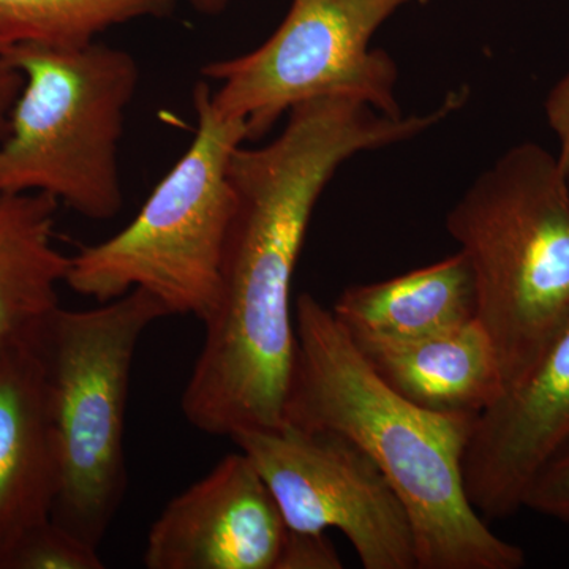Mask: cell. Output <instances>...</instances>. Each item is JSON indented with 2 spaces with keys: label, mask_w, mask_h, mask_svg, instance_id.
Segmentation results:
<instances>
[{
  "label": "cell",
  "mask_w": 569,
  "mask_h": 569,
  "mask_svg": "<svg viewBox=\"0 0 569 569\" xmlns=\"http://www.w3.org/2000/svg\"><path fill=\"white\" fill-rule=\"evenodd\" d=\"M211 92L204 80L194 86L192 144L132 222L70 257L71 290L100 305L141 288L170 316H192L203 325L216 312L236 204L231 157L247 141V127L220 114Z\"/></svg>",
  "instance_id": "obj_4"
},
{
  "label": "cell",
  "mask_w": 569,
  "mask_h": 569,
  "mask_svg": "<svg viewBox=\"0 0 569 569\" xmlns=\"http://www.w3.org/2000/svg\"><path fill=\"white\" fill-rule=\"evenodd\" d=\"M456 110L448 97L400 118L347 99L313 100L288 112L268 144L236 149L219 305L181 400L194 429L231 438L284 426L296 356L291 287L318 200L348 160L413 140Z\"/></svg>",
  "instance_id": "obj_1"
},
{
  "label": "cell",
  "mask_w": 569,
  "mask_h": 569,
  "mask_svg": "<svg viewBox=\"0 0 569 569\" xmlns=\"http://www.w3.org/2000/svg\"><path fill=\"white\" fill-rule=\"evenodd\" d=\"M288 535L274 496L239 451L163 508L142 561L148 569H279Z\"/></svg>",
  "instance_id": "obj_9"
},
{
  "label": "cell",
  "mask_w": 569,
  "mask_h": 569,
  "mask_svg": "<svg viewBox=\"0 0 569 569\" xmlns=\"http://www.w3.org/2000/svg\"><path fill=\"white\" fill-rule=\"evenodd\" d=\"M296 356L284 425L347 438L406 507L418 569H520L526 553L498 537L467 496L463 458L477 415L426 410L377 376L332 310L295 306Z\"/></svg>",
  "instance_id": "obj_2"
},
{
  "label": "cell",
  "mask_w": 569,
  "mask_h": 569,
  "mask_svg": "<svg viewBox=\"0 0 569 569\" xmlns=\"http://www.w3.org/2000/svg\"><path fill=\"white\" fill-rule=\"evenodd\" d=\"M178 0H0V52L33 43L59 50L89 47L97 36L170 9Z\"/></svg>",
  "instance_id": "obj_15"
},
{
  "label": "cell",
  "mask_w": 569,
  "mask_h": 569,
  "mask_svg": "<svg viewBox=\"0 0 569 569\" xmlns=\"http://www.w3.org/2000/svg\"><path fill=\"white\" fill-rule=\"evenodd\" d=\"M99 548L48 519L26 530L0 556V569H102Z\"/></svg>",
  "instance_id": "obj_16"
},
{
  "label": "cell",
  "mask_w": 569,
  "mask_h": 569,
  "mask_svg": "<svg viewBox=\"0 0 569 569\" xmlns=\"http://www.w3.org/2000/svg\"><path fill=\"white\" fill-rule=\"evenodd\" d=\"M0 59L24 80L0 141V190L51 194L92 220L114 217L122 208L119 142L140 81L132 56L99 43H20Z\"/></svg>",
  "instance_id": "obj_6"
},
{
  "label": "cell",
  "mask_w": 569,
  "mask_h": 569,
  "mask_svg": "<svg viewBox=\"0 0 569 569\" xmlns=\"http://www.w3.org/2000/svg\"><path fill=\"white\" fill-rule=\"evenodd\" d=\"M331 310L358 347L411 342L477 320V284L459 250L392 279L351 284Z\"/></svg>",
  "instance_id": "obj_12"
},
{
  "label": "cell",
  "mask_w": 569,
  "mask_h": 569,
  "mask_svg": "<svg viewBox=\"0 0 569 569\" xmlns=\"http://www.w3.org/2000/svg\"><path fill=\"white\" fill-rule=\"evenodd\" d=\"M526 508L569 526V445L535 479Z\"/></svg>",
  "instance_id": "obj_17"
},
{
  "label": "cell",
  "mask_w": 569,
  "mask_h": 569,
  "mask_svg": "<svg viewBox=\"0 0 569 569\" xmlns=\"http://www.w3.org/2000/svg\"><path fill=\"white\" fill-rule=\"evenodd\" d=\"M24 84L22 74L0 59V141L6 140L10 132V118L14 103Z\"/></svg>",
  "instance_id": "obj_20"
},
{
  "label": "cell",
  "mask_w": 569,
  "mask_h": 569,
  "mask_svg": "<svg viewBox=\"0 0 569 569\" xmlns=\"http://www.w3.org/2000/svg\"><path fill=\"white\" fill-rule=\"evenodd\" d=\"M545 110L550 129L559 140L560 148L557 156L563 167L569 157V70L549 92Z\"/></svg>",
  "instance_id": "obj_19"
},
{
  "label": "cell",
  "mask_w": 569,
  "mask_h": 569,
  "mask_svg": "<svg viewBox=\"0 0 569 569\" xmlns=\"http://www.w3.org/2000/svg\"><path fill=\"white\" fill-rule=\"evenodd\" d=\"M563 170H565V173H567L568 181H569V157H568L567 162H565V164H563Z\"/></svg>",
  "instance_id": "obj_22"
},
{
  "label": "cell",
  "mask_w": 569,
  "mask_h": 569,
  "mask_svg": "<svg viewBox=\"0 0 569 569\" xmlns=\"http://www.w3.org/2000/svg\"><path fill=\"white\" fill-rule=\"evenodd\" d=\"M198 9L206 11V13H217L227 6L228 0H192Z\"/></svg>",
  "instance_id": "obj_21"
},
{
  "label": "cell",
  "mask_w": 569,
  "mask_h": 569,
  "mask_svg": "<svg viewBox=\"0 0 569 569\" xmlns=\"http://www.w3.org/2000/svg\"><path fill=\"white\" fill-rule=\"evenodd\" d=\"M569 445V328L518 387L475 422L463 458L468 500L485 519L526 508L542 468Z\"/></svg>",
  "instance_id": "obj_10"
},
{
  "label": "cell",
  "mask_w": 569,
  "mask_h": 569,
  "mask_svg": "<svg viewBox=\"0 0 569 569\" xmlns=\"http://www.w3.org/2000/svg\"><path fill=\"white\" fill-rule=\"evenodd\" d=\"M164 317L159 299L134 288L93 309L59 307L37 339L58 462L51 519L93 548L127 492V403L138 342Z\"/></svg>",
  "instance_id": "obj_5"
},
{
  "label": "cell",
  "mask_w": 569,
  "mask_h": 569,
  "mask_svg": "<svg viewBox=\"0 0 569 569\" xmlns=\"http://www.w3.org/2000/svg\"><path fill=\"white\" fill-rule=\"evenodd\" d=\"M477 284L505 391L569 328V181L559 156L520 142L471 182L447 216Z\"/></svg>",
  "instance_id": "obj_3"
},
{
  "label": "cell",
  "mask_w": 569,
  "mask_h": 569,
  "mask_svg": "<svg viewBox=\"0 0 569 569\" xmlns=\"http://www.w3.org/2000/svg\"><path fill=\"white\" fill-rule=\"evenodd\" d=\"M358 348L392 391L436 413L479 417L505 391L496 347L478 320L411 342Z\"/></svg>",
  "instance_id": "obj_13"
},
{
  "label": "cell",
  "mask_w": 569,
  "mask_h": 569,
  "mask_svg": "<svg viewBox=\"0 0 569 569\" xmlns=\"http://www.w3.org/2000/svg\"><path fill=\"white\" fill-rule=\"evenodd\" d=\"M342 561L326 533L288 535L279 569H340Z\"/></svg>",
  "instance_id": "obj_18"
},
{
  "label": "cell",
  "mask_w": 569,
  "mask_h": 569,
  "mask_svg": "<svg viewBox=\"0 0 569 569\" xmlns=\"http://www.w3.org/2000/svg\"><path fill=\"white\" fill-rule=\"evenodd\" d=\"M37 339L0 351V556L26 530L51 519L58 497V462Z\"/></svg>",
  "instance_id": "obj_11"
},
{
  "label": "cell",
  "mask_w": 569,
  "mask_h": 569,
  "mask_svg": "<svg viewBox=\"0 0 569 569\" xmlns=\"http://www.w3.org/2000/svg\"><path fill=\"white\" fill-rule=\"evenodd\" d=\"M230 440L263 478L288 529L340 531L365 569H418L406 507L350 440L291 425L241 430Z\"/></svg>",
  "instance_id": "obj_8"
},
{
  "label": "cell",
  "mask_w": 569,
  "mask_h": 569,
  "mask_svg": "<svg viewBox=\"0 0 569 569\" xmlns=\"http://www.w3.org/2000/svg\"><path fill=\"white\" fill-rule=\"evenodd\" d=\"M59 201L0 190V351L31 343L59 305L70 257L56 247Z\"/></svg>",
  "instance_id": "obj_14"
},
{
  "label": "cell",
  "mask_w": 569,
  "mask_h": 569,
  "mask_svg": "<svg viewBox=\"0 0 569 569\" xmlns=\"http://www.w3.org/2000/svg\"><path fill=\"white\" fill-rule=\"evenodd\" d=\"M429 0H293L277 31L257 50L208 63L216 110L260 140L302 103L347 99L400 118L399 69L387 51L370 48L378 29L410 3Z\"/></svg>",
  "instance_id": "obj_7"
}]
</instances>
